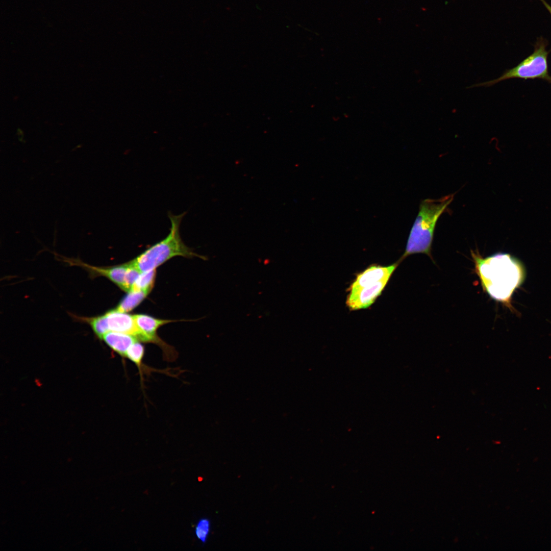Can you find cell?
<instances>
[{"instance_id":"1","label":"cell","mask_w":551,"mask_h":551,"mask_svg":"<svg viewBox=\"0 0 551 551\" xmlns=\"http://www.w3.org/2000/svg\"><path fill=\"white\" fill-rule=\"evenodd\" d=\"M471 255L483 290L493 299L509 304L513 292L524 278L521 264L507 253L483 257L476 249L471 250Z\"/></svg>"},{"instance_id":"2","label":"cell","mask_w":551,"mask_h":551,"mask_svg":"<svg viewBox=\"0 0 551 551\" xmlns=\"http://www.w3.org/2000/svg\"><path fill=\"white\" fill-rule=\"evenodd\" d=\"M454 196V194H451L439 199L427 198L421 202L401 260L410 255L418 253L426 254L432 259V244L436 224Z\"/></svg>"},{"instance_id":"3","label":"cell","mask_w":551,"mask_h":551,"mask_svg":"<svg viewBox=\"0 0 551 551\" xmlns=\"http://www.w3.org/2000/svg\"><path fill=\"white\" fill-rule=\"evenodd\" d=\"M185 213L174 215L168 213V216L171 222L168 235L131 261L141 272L156 269L157 267L176 256L186 258L198 257L205 259V257L195 254L186 246L181 238L180 224Z\"/></svg>"},{"instance_id":"4","label":"cell","mask_w":551,"mask_h":551,"mask_svg":"<svg viewBox=\"0 0 551 551\" xmlns=\"http://www.w3.org/2000/svg\"><path fill=\"white\" fill-rule=\"evenodd\" d=\"M547 41L542 37L537 39L534 51L516 66L507 70L499 77L485 82L474 84L466 88L492 86L501 81L511 79L524 80L539 79L551 84V76L548 72Z\"/></svg>"},{"instance_id":"5","label":"cell","mask_w":551,"mask_h":551,"mask_svg":"<svg viewBox=\"0 0 551 551\" xmlns=\"http://www.w3.org/2000/svg\"><path fill=\"white\" fill-rule=\"evenodd\" d=\"M87 321L99 339L106 333L113 331L133 335L142 342V334L136 324L134 315L114 309L103 315L88 317Z\"/></svg>"},{"instance_id":"6","label":"cell","mask_w":551,"mask_h":551,"mask_svg":"<svg viewBox=\"0 0 551 551\" xmlns=\"http://www.w3.org/2000/svg\"><path fill=\"white\" fill-rule=\"evenodd\" d=\"M63 262L71 266H77L86 270L91 278L105 277L114 283L122 290L126 291V277L129 263L112 266H95L85 263L78 259L64 258Z\"/></svg>"},{"instance_id":"7","label":"cell","mask_w":551,"mask_h":551,"mask_svg":"<svg viewBox=\"0 0 551 551\" xmlns=\"http://www.w3.org/2000/svg\"><path fill=\"white\" fill-rule=\"evenodd\" d=\"M389 278L373 284L349 291L346 302L351 310H357L369 307L381 294L389 281Z\"/></svg>"},{"instance_id":"8","label":"cell","mask_w":551,"mask_h":551,"mask_svg":"<svg viewBox=\"0 0 551 551\" xmlns=\"http://www.w3.org/2000/svg\"><path fill=\"white\" fill-rule=\"evenodd\" d=\"M398 265V263L388 266L372 265L359 273L350 285L348 290H356L375 283L382 280L390 279Z\"/></svg>"},{"instance_id":"9","label":"cell","mask_w":551,"mask_h":551,"mask_svg":"<svg viewBox=\"0 0 551 551\" xmlns=\"http://www.w3.org/2000/svg\"><path fill=\"white\" fill-rule=\"evenodd\" d=\"M101 339L113 350L124 358L129 348L133 343L138 340L133 335L113 331L106 333Z\"/></svg>"},{"instance_id":"10","label":"cell","mask_w":551,"mask_h":551,"mask_svg":"<svg viewBox=\"0 0 551 551\" xmlns=\"http://www.w3.org/2000/svg\"><path fill=\"white\" fill-rule=\"evenodd\" d=\"M148 294L147 292L141 290H131L115 309L122 312H130L137 307Z\"/></svg>"},{"instance_id":"11","label":"cell","mask_w":551,"mask_h":551,"mask_svg":"<svg viewBox=\"0 0 551 551\" xmlns=\"http://www.w3.org/2000/svg\"><path fill=\"white\" fill-rule=\"evenodd\" d=\"M156 274V269L141 272L131 290H141L149 293L154 285Z\"/></svg>"},{"instance_id":"12","label":"cell","mask_w":551,"mask_h":551,"mask_svg":"<svg viewBox=\"0 0 551 551\" xmlns=\"http://www.w3.org/2000/svg\"><path fill=\"white\" fill-rule=\"evenodd\" d=\"M140 342L137 340L131 345L127 351L125 358L135 363L141 374L143 368L142 360L145 351L144 345Z\"/></svg>"},{"instance_id":"13","label":"cell","mask_w":551,"mask_h":551,"mask_svg":"<svg viewBox=\"0 0 551 551\" xmlns=\"http://www.w3.org/2000/svg\"><path fill=\"white\" fill-rule=\"evenodd\" d=\"M210 530V522L207 518H202L197 522L195 530L196 537L202 543H205Z\"/></svg>"},{"instance_id":"14","label":"cell","mask_w":551,"mask_h":551,"mask_svg":"<svg viewBox=\"0 0 551 551\" xmlns=\"http://www.w3.org/2000/svg\"><path fill=\"white\" fill-rule=\"evenodd\" d=\"M540 1L542 3V4L545 7L546 9L548 11L549 13L551 14V6H550L545 0H540Z\"/></svg>"}]
</instances>
